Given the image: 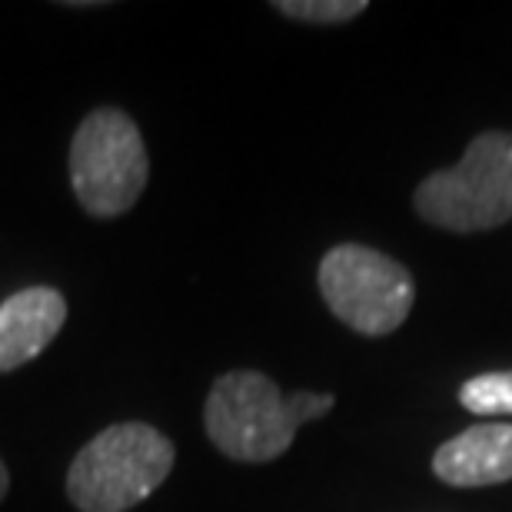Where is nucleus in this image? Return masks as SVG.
Masks as SVG:
<instances>
[{"label":"nucleus","instance_id":"obj_1","mask_svg":"<svg viewBox=\"0 0 512 512\" xmlns=\"http://www.w3.org/2000/svg\"><path fill=\"white\" fill-rule=\"evenodd\" d=\"M336 399L330 393L283 396L270 376L256 370L223 373L210 386L203 426L210 443L237 463H270L293 446L296 429L323 419Z\"/></svg>","mask_w":512,"mask_h":512},{"label":"nucleus","instance_id":"obj_2","mask_svg":"<svg viewBox=\"0 0 512 512\" xmlns=\"http://www.w3.org/2000/svg\"><path fill=\"white\" fill-rule=\"evenodd\" d=\"M173 443L147 423H117L74 456L67 496L80 512H127L157 493L173 469Z\"/></svg>","mask_w":512,"mask_h":512},{"label":"nucleus","instance_id":"obj_3","mask_svg":"<svg viewBox=\"0 0 512 512\" xmlns=\"http://www.w3.org/2000/svg\"><path fill=\"white\" fill-rule=\"evenodd\" d=\"M416 213L429 227L453 233L496 230L512 220V133L486 130L466 157L416 187Z\"/></svg>","mask_w":512,"mask_h":512},{"label":"nucleus","instance_id":"obj_4","mask_svg":"<svg viewBox=\"0 0 512 512\" xmlns=\"http://www.w3.org/2000/svg\"><path fill=\"white\" fill-rule=\"evenodd\" d=\"M147 177V147L124 110L100 107L80 120L70 143V187L90 217L127 213L140 200Z\"/></svg>","mask_w":512,"mask_h":512},{"label":"nucleus","instance_id":"obj_5","mask_svg":"<svg viewBox=\"0 0 512 512\" xmlns=\"http://www.w3.org/2000/svg\"><path fill=\"white\" fill-rule=\"evenodd\" d=\"M316 283L336 320L363 336H389L399 330L416 300L406 266L360 243H340L326 253Z\"/></svg>","mask_w":512,"mask_h":512},{"label":"nucleus","instance_id":"obj_6","mask_svg":"<svg viewBox=\"0 0 512 512\" xmlns=\"http://www.w3.org/2000/svg\"><path fill=\"white\" fill-rule=\"evenodd\" d=\"M67 320V300L54 286H27L0 303V373L37 360Z\"/></svg>","mask_w":512,"mask_h":512},{"label":"nucleus","instance_id":"obj_7","mask_svg":"<svg viewBox=\"0 0 512 512\" xmlns=\"http://www.w3.org/2000/svg\"><path fill=\"white\" fill-rule=\"evenodd\" d=\"M433 473L446 486L476 489L512 479V423H479L453 436L433 456Z\"/></svg>","mask_w":512,"mask_h":512},{"label":"nucleus","instance_id":"obj_8","mask_svg":"<svg viewBox=\"0 0 512 512\" xmlns=\"http://www.w3.org/2000/svg\"><path fill=\"white\" fill-rule=\"evenodd\" d=\"M459 403L479 416H503L512 413V370L483 373L466 380L459 389Z\"/></svg>","mask_w":512,"mask_h":512},{"label":"nucleus","instance_id":"obj_9","mask_svg":"<svg viewBox=\"0 0 512 512\" xmlns=\"http://www.w3.org/2000/svg\"><path fill=\"white\" fill-rule=\"evenodd\" d=\"M273 10H280L290 20H300V24L330 27L356 20L366 10V0H276Z\"/></svg>","mask_w":512,"mask_h":512},{"label":"nucleus","instance_id":"obj_10","mask_svg":"<svg viewBox=\"0 0 512 512\" xmlns=\"http://www.w3.org/2000/svg\"><path fill=\"white\" fill-rule=\"evenodd\" d=\"M7 489H10V476H7V466H4V459H0V503H4Z\"/></svg>","mask_w":512,"mask_h":512}]
</instances>
